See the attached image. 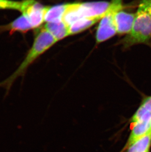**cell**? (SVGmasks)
Wrapping results in <instances>:
<instances>
[{
  "instance_id": "6da1fadb",
  "label": "cell",
  "mask_w": 151,
  "mask_h": 152,
  "mask_svg": "<svg viewBox=\"0 0 151 152\" xmlns=\"http://www.w3.org/2000/svg\"><path fill=\"white\" fill-rule=\"evenodd\" d=\"M57 42L44 26L37 29L33 45L28 52L26 57L15 72L6 80V83L9 84L18 77L23 75L39 57Z\"/></svg>"
},
{
  "instance_id": "7a4b0ae2",
  "label": "cell",
  "mask_w": 151,
  "mask_h": 152,
  "mask_svg": "<svg viewBox=\"0 0 151 152\" xmlns=\"http://www.w3.org/2000/svg\"><path fill=\"white\" fill-rule=\"evenodd\" d=\"M136 13L131 31L119 42L125 49L140 44L151 46V17L139 6Z\"/></svg>"
},
{
  "instance_id": "3957f363",
  "label": "cell",
  "mask_w": 151,
  "mask_h": 152,
  "mask_svg": "<svg viewBox=\"0 0 151 152\" xmlns=\"http://www.w3.org/2000/svg\"><path fill=\"white\" fill-rule=\"evenodd\" d=\"M110 2L95 1L85 3H68L63 21L70 25L84 17L103 18L108 9Z\"/></svg>"
},
{
  "instance_id": "277c9868",
  "label": "cell",
  "mask_w": 151,
  "mask_h": 152,
  "mask_svg": "<svg viewBox=\"0 0 151 152\" xmlns=\"http://www.w3.org/2000/svg\"><path fill=\"white\" fill-rule=\"evenodd\" d=\"M124 9L123 0H111L104 16L100 20L96 32V40L101 43L117 34L115 18L121 10Z\"/></svg>"
},
{
  "instance_id": "5b68a950",
  "label": "cell",
  "mask_w": 151,
  "mask_h": 152,
  "mask_svg": "<svg viewBox=\"0 0 151 152\" xmlns=\"http://www.w3.org/2000/svg\"><path fill=\"white\" fill-rule=\"evenodd\" d=\"M23 1L22 14L27 17L33 29H39L45 22V17L48 7L36 0H22Z\"/></svg>"
},
{
  "instance_id": "8992f818",
  "label": "cell",
  "mask_w": 151,
  "mask_h": 152,
  "mask_svg": "<svg viewBox=\"0 0 151 152\" xmlns=\"http://www.w3.org/2000/svg\"><path fill=\"white\" fill-rule=\"evenodd\" d=\"M136 16V13L126 12L124 9L119 11L115 18V26L117 34H128L133 27Z\"/></svg>"
},
{
  "instance_id": "52a82bcc",
  "label": "cell",
  "mask_w": 151,
  "mask_h": 152,
  "mask_svg": "<svg viewBox=\"0 0 151 152\" xmlns=\"http://www.w3.org/2000/svg\"><path fill=\"white\" fill-rule=\"evenodd\" d=\"M33 29L27 17L23 14L10 23L0 26V32H9L10 34L15 32L25 34Z\"/></svg>"
},
{
  "instance_id": "ba28073f",
  "label": "cell",
  "mask_w": 151,
  "mask_h": 152,
  "mask_svg": "<svg viewBox=\"0 0 151 152\" xmlns=\"http://www.w3.org/2000/svg\"><path fill=\"white\" fill-rule=\"evenodd\" d=\"M44 27L51 34L57 42L70 36L69 26L63 20L57 22L46 23Z\"/></svg>"
},
{
  "instance_id": "9c48e42d",
  "label": "cell",
  "mask_w": 151,
  "mask_h": 152,
  "mask_svg": "<svg viewBox=\"0 0 151 152\" xmlns=\"http://www.w3.org/2000/svg\"><path fill=\"white\" fill-rule=\"evenodd\" d=\"M101 19V17H84L77 20L69 26L70 36L86 30L96 23L100 22Z\"/></svg>"
},
{
  "instance_id": "30bf717a",
  "label": "cell",
  "mask_w": 151,
  "mask_h": 152,
  "mask_svg": "<svg viewBox=\"0 0 151 152\" xmlns=\"http://www.w3.org/2000/svg\"><path fill=\"white\" fill-rule=\"evenodd\" d=\"M151 147V134L149 132L131 143L124 148L126 152H150Z\"/></svg>"
},
{
  "instance_id": "8fae6325",
  "label": "cell",
  "mask_w": 151,
  "mask_h": 152,
  "mask_svg": "<svg viewBox=\"0 0 151 152\" xmlns=\"http://www.w3.org/2000/svg\"><path fill=\"white\" fill-rule=\"evenodd\" d=\"M67 9V4L48 7L45 17L46 23L57 22L62 21Z\"/></svg>"
},
{
  "instance_id": "7c38bea8",
  "label": "cell",
  "mask_w": 151,
  "mask_h": 152,
  "mask_svg": "<svg viewBox=\"0 0 151 152\" xmlns=\"http://www.w3.org/2000/svg\"><path fill=\"white\" fill-rule=\"evenodd\" d=\"M23 5V1L0 0V10H18L21 12Z\"/></svg>"
},
{
  "instance_id": "4fadbf2b",
  "label": "cell",
  "mask_w": 151,
  "mask_h": 152,
  "mask_svg": "<svg viewBox=\"0 0 151 152\" xmlns=\"http://www.w3.org/2000/svg\"><path fill=\"white\" fill-rule=\"evenodd\" d=\"M138 6L145 10L151 17V0H140Z\"/></svg>"
},
{
  "instance_id": "5bb4252c",
  "label": "cell",
  "mask_w": 151,
  "mask_h": 152,
  "mask_svg": "<svg viewBox=\"0 0 151 152\" xmlns=\"http://www.w3.org/2000/svg\"><path fill=\"white\" fill-rule=\"evenodd\" d=\"M141 105L148 111L151 112V96L144 98L141 102Z\"/></svg>"
},
{
  "instance_id": "9a60e30c",
  "label": "cell",
  "mask_w": 151,
  "mask_h": 152,
  "mask_svg": "<svg viewBox=\"0 0 151 152\" xmlns=\"http://www.w3.org/2000/svg\"><path fill=\"white\" fill-rule=\"evenodd\" d=\"M150 132H151V129H150Z\"/></svg>"
},
{
  "instance_id": "2e32d148",
  "label": "cell",
  "mask_w": 151,
  "mask_h": 152,
  "mask_svg": "<svg viewBox=\"0 0 151 152\" xmlns=\"http://www.w3.org/2000/svg\"></svg>"
}]
</instances>
